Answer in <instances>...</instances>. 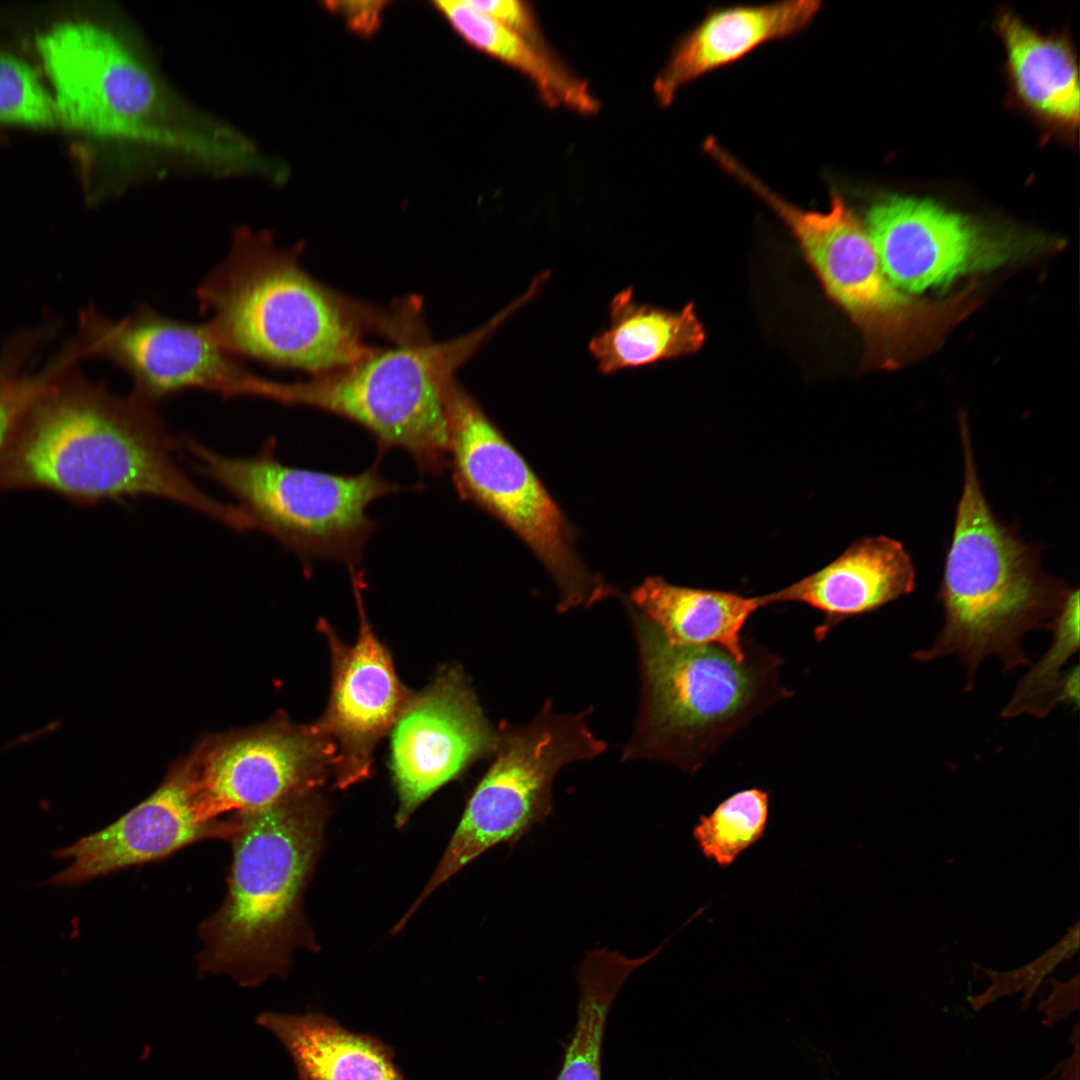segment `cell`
<instances>
[{"mask_svg": "<svg viewBox=\"0 0 1080 1080\" xmlns=\"http://www.w3.org/2000/svg\"><path fill=\"white\" fill-rule=\"evenodd\" d=\"M175 448L153 404L135 394L77 375L41 377L0 449V492L40 489L80 504L152 496L249 530L238 506L185 475Z\"/></svg>", "mask_w": 1080, "mask_h": 1080, "instance_id": "6da1fadb", "label": "cell"}, {"mask_svg": "<svg viewBox=\"0 0 1080 1080\" xmlns=\"http://www.w3.org/2000/svg\"><path fill=\"white\" fill-rule=\"evenodd\" d=\"M196 297L234 357L313 376L378 350L364 341L370 331L399 341L411 326L408 307L383 310L343 296L306 272L295 250L245 226L234 230L229 252L200 282Z\"/></svg>", "mask_w": 1080, "mask_h": 1080, "instance_id": "7a4b0ae2", "label": "cell"}, {"mask_svg": "<svg viewBox=\"0 0 1080 1080\" xmlns=\"http://www.w3.org/2000/svg\"><path fill=\"white\" fill-rule=\"evenodd\" d=\"M960 436L964 483L937 595L943 625L932 644L912 658L929 662L957 656L966 668L964 691L970 692L989 656L999 658L1004 672L1029 665L1025 634L1050 630L1072 588L1047 575L1039 552L997 519L981 486L964 417Z\"/></svg>", "mask_w": 1080, "mask_h": 1080, "instance_id": "3957f363", "label": "cell"}, {"mask_svg": "<svg viewBox=\"0 0 1080 1080\" xmlns=\"http://www.w3.org/2000/svg\"><path fill=\"white\" fill-rule=\"evenodd\" d=\"M232 861L220 908L199 927L200 976L226 975L253 988L285 976L298 940L299 899L320 838L322 806L315 790L234 814Z\"/></svg>", "mask_w": 1080, "mask_h": 1080, "instance_id": "277c9868", "label": "cell"}, {"mask_svg": "<svg viewBox=\"0 0 1080 1080\" xmlns=\"http://www.w3.org/2000/svg\"><path fill=\"white\" fill-rule=\"evenodd\" d=\"M517 309L510 303L457 338L402 342L309 380L258 377L252 396L342 417L374 438L378 459L401 449L421 474L440 476L448 466V396L455 373Z\"/></svg>", "mask_w": 1080, "mask_h": 1080, "instance_id": "5b68a950", "label": "cell"}, {"mask_svg": "<svg viewBox=\"0 0 1080 1080\" xmlns=\"http://www.w3.org/2000/svg\"><path fill=\"white\" fill-rule=\"evenodd\" d=\"M639 653L641 699L622 761L671 763L694 774L731 735L792 693L782 660L749 646L738 660L716 646L674 645L629 607Z\"/></svg>", "mask_w": 1080, "mask_h": 1080, "instance_id": "8992f818", "label": "cell"}, {"mask_svg": "<svg viewBox=\"0 0 1080 1080\" xmlns=\"http://www.w3.org/2000/svg\"><path fill=\"white\" fill-rule=\"evenodd\" d=\"M37 48L66 124L176 151L208 165L222 155L224 128L179 102L112 32L87 22L65 23L41 35Z\"/></svg>", "mask_w": 1080, "mask_h": 1080, "instance_id": "52a82bcc", "label": "cell"}, {"mask_svg": "<svg viewBox=\"0 0 1080 1080\" xmlns=\"http://www.w3.org/2000/svg\"><path fill=\"white\" fill-rule=\"evenodd\" d=\"M719 166L790 230L827 294L860 328L872 366L896 368L942 343L956 320L953 301L904 294L883 270L866 226L841 194H831L827 211L806 210L775 193L732 155H724Z\"/></svg>", "mask_w": 1080, "mask_h": 1080, "instance_id": "ba28073f", "label": "cell"}, {"mask_svg": "<svg viewBox=\"0 0 1080 1080\" xmlns=\"http://www.w3.org/2000/svg\"><path fill=\"white\" fill-rule=\"evenodd\" d=\"M183 440L198 470L238 501L254 528L303 563L335 560L355 569L377 527L368 507L402 489L381 475L379 461L361 473L335 474L282 463L274 439L250 457L226 456L192 438Z\"/></svg>", "mask_w": 1080, "mask_h": 1080, "instance_id": "9c48e42d", "label": "cell"}, {"mask_svg": "<svg viewBox=\"0 0 1080 1080\" xmlns=\"http://www.w3.org/2000/svg\"><path fill=\"white\" fill-rule=\"evenodd\" d=\"M448 466L458 495L513 531L556 582L559 612L615 594L575 549V534L524 457L457 382L448 396Z\"/></svg>", "mask_w": 1080, "mask_h": 1080, "instance_id": "30bf717a", "label": "cell"}, {"mask_svg": "<svg viewBox=\"0 0 1080 1080\" xmlns=\"http://www.w3.org/2000/svg\"><path fill=\"white\" fill-rule=\"evenodd\" d=\"M592 709L558 714L547 699L528 724L499 727L495 758L473 790L437 869L403 921L439 885L501 843L514 847L553 813V781L564 766L603 753L588 725Z\"/></svg>", "mask_w": 1080, "mask_h": 1080, "instance_id": "8fae6325", "label": "cell"}, {"mask_svg": "<svg viewBox=\"0 0 1080 1080\" xmlns=\"http://www.w3.org/2000/svg\"><path fill=\"white\" fill-rule=\"evenodd\" d=\"M187 758L199 815L207 822L315 790L334 772L335 749L317 723L279 717L209 737Z\"/></svg>", "mask_w": 1080, "mask_h": 1080, "instance_id": "7c38bea8", "label": "cell"}, {"mask_svg": "<svg viewBox=\"0 0 1080 1080\" xmlns=\"http://www.w3.org/2000/svg\"><path fill=\"white\" fill-rule=\"evenodd\" d=\"M79 354L101 357L133 380L132 392L154 404L188 389L240 395L250 373L220 343L210 326L166 316L139 305L113 320L94 310L81 316Z\"/></svg>", "mask_w": 1080, "mask_h": 1080, "instance_id": "4fadbf2b", "label": "cell"}, {"mask_svg": "<svg viewBox=\"0 0 1080 1080\" xmlns=\"http://www.w3.org/2000/svg\"><path fill=\"white\" fill-rule=\"evenodd\" d=\"M500 740L463 671L441 670L410 694L391 728L390 769L399 799L397 823L475 761L494 755Z\"/></svg>", "mask_w": 1080, "mask_h": 1080, "instance_id": "5bb4252c", "label": "cell"}, {"mask_svg": "<svg viewBox=\"0 0 1080 1080\" xmlns=\"http://www.w3.org/2000/svg\"><path fill=\"white\" fill-rule=\"evenodd\" d=\"M866 228L889 279L910 292L946 285L1031 250L1022 240L987 232L933 201L914 197L874 203Z\"/></svg>", "mask_w": 1080, "mask_h": 1080, "instance_id": "9a60e30c", "label": "cell"}, {"mask_svg": "<svg viewBox=\"0 0 1080 1080\" xmlns=\"http://www.w3.org/2000/svg\"><path fill=\"white\" fill-rule=\"evenodd\" d=\"M350 574L358 636L353 645H347L327 622L320 621L330 648L332 676L327 708L316 722L334 746V774L342 787L369 776L377 743L391 730L411 694L366 616L361 574L355 569Z\"/></svg>", "mask_w": 1080, "mask_h": 1080, "instance_id": "2e32d148", "label": "cell"}, {"mask_svg": "<svg viewBox=\"0 0 1080 1080\" xmlns=\"http://www.w3.org/2000/svg\"><path fill=\"white\" fill-rule=\"evenodd\" d=\"M203 821L187 757L169 771L159 787L137 806L103 829L52 851L69 864L45 881L79 886L127 867L162 860L195 842L230 840L240 828L237 817Z\"/></svg>", "mask_w": 1080, "mask_h": 1080, "instance_id": "e0dca14e", "label": "cell"}, {"mask_svg": "<svg viewBox=\"0 0 1080 1080\" xmlns=\"http://www.w3.org/2000/svg\"><path fill=\"white\" fill-rule=\"evenodd\" d=\"M916 570L903 544L886 536L853 542L824 567L761 596L763 606L807 605L823 616L814 630L820 642L843 621L873 612L915 588Z\"/></svg>", "mask_w": 1080, "mask_h": 1080, "instance_id": "ac0fdd59", "label": "cell"}, {"mask_svg": "<svg viewBox=\"0 0 1080 1080\" xmlns=\"http://www.w3.org/2000/svg\"><path fill=\"white\" fill-rule=\"evenodd\" d=\"M818 0H789L711 9L675 45L658 74L654 92L662 106L693 80L729 65L757 47L805 29L820 10Z\"/></svg>", "mask_w": 1080, "mask_h": 1080, "instance_id": "d6986e66", "label": "cell"}, {"mask_svg": "<svg viewBox=\"0 0 1080 1080\" xmlns=\"http://www.w3.org/2000/svg\"><path fill=\"white\" fill-rule=\"evenodd\" d=\"M255 1023L286 1049L297 1080H406L391 1046L322 1012L265 1011Z\"/></svg>", "mask_w": 1080, "mask_h": 1080, "instance_id": "ffe728a7", "label": "cell"}, {"mask_svg": "<svg viewBox=\"0 0 1080 1080\" xmlns=\"http://www.w3.org/2000/svg\"><path fill=\"white\" fill-rule=\"evenodd\" d=\"M630 604L674 645H711L738 660L747 647L742 636L750 616L763 608L761 596L680 586L648 577L630 592Z\"/></svg>", "mask_w": 1080, "mask_h": 1080, "instance_id": "44dd1931", "label": "cell"}, {"mask_svg": "<svg viewBox=\"0 0 1080 1080\" xmlns=\"http://www.w3.org/2000/svg\"><path fill=\"white\" fill-rule=\"evenodd\" d=\"M609 320V326L588 343L605 375L695 353L705 340L692 303L678 311L640 303L632 287L610 300Z\"/></svg>", "mask_w": 1080, "mask_h": 1080, "instance_id": "7402d4cb", "label": "cell"}, {"mask_svg": "<svg viewBox=\"0 0 1080 1080\" xmlns=\"http://www.w3.org/2000/svg\"><path fill=\"white\" fill-rule=\"evenodd\" d=\"M1015 92L1034 114L1054 125L1079 123L1078 70L1069 44L1043 35L1009 11L997 17Z\"/></svg>", "mask_w": 1080, "mask_h": 1080, "instance_id": "603a6c76", "label": "cell"}, {"mask_svg": "<svg viewBox=\"0 0 1080 1080\" xmlns=\"http://www.w3.org/2000/svg\"><path fill=\"white\" fill-rule=\"evenodd\" d=\"M433 5L468 44L526 76L546 104L583 114L599 110V102L588 84L552 56L543 44L512 32L465 1H434Z\"/></svg>", "mask_w": 1080, "mask_h": 1080, "instance_id": "cb8c5ba5", "label": "cell"}, {"mask_svg": "<svg viewBox=\"0 0 1080 1080\" xmlns=\"http://www.w3.org/2000/svg\"><path fill=\"white\" fill-rule=\"evenodd\" d=\"M661 946L638 958L601 948L586 954L577 968V1019L556 1080H602L601 1059L606 1023L620 988Z\"/></svg>", "mask_w": 1080, "mask_h": 1080, "instance_id": "d4e9b609", "label": "cell"}, {"mask_svg": "<svg viewBox=\"0 0 1080 1080\" xmlns=\"http://www.w3.org/2000/svg\"><path fill=\"white\" fill-rule=\"evenodd\" d=\"M1050 648L1015 687L1002 718L1047 716L1058 704L1078 706V667L1064 670L1079 647V592L1072 589L1051 629Z\"/></svg>", "mask_w": 1080, "mask_h": 1080, "instance_id": "484cf974", "label": "cell"}, {"mask_svg": "<svg viewBox=\"0 0 1080 1080\" xmlns=\"http://www.w3.org/2000/svg\"><path fill=\"white\" fill-rule=\"evenodd\" d=\"M770 792L758 787L738 791L701 815L692 835L702 855L727 868L763 838L769 818Z\"/></svg>", "mask_w": 1080, "mask_h": 1080, "instance_id": "4316f807", "label": "cell"}, {"mask_svg": "<svg viewBox=\"0 0 1080 1080\" xmlns=\"http://www.w3.org/2000/svg\"><path fill=\"white\" fill-rule=\"evenodd\" d=\"M1079 930L1077 921L1049 949L1016 969L993 971L972 963L973 969L985 975L989 982L981 993L968 998L971 1008L979 1011L999 999L1021 993V1009L1026 1010L1048 976L1078 952Z\"/></svg>", "mask_w": 1080, "mask_h": 1080, "instance_id": "83f0119b", "label": "cell"}, {"mask_svg": "<svg viewBox=\"0 0 1080 1080\" xmlns=\"http://www.w3.org/2000/svg\"><path fill=\"white\" fill-rule=\"evenodd\" d=\"M59 119L56 103L34 70L0 51V120L51 125Z\"/></svg>", "mask_w": 1080, "mask_h": 1080, "instance_id": "f1b7e54d", "label": "cell"}, {"mask_svg": "<svg viewBox=\"0 0 1080 1080\" xmlns=\"http://www.w3.org/2000/svg\"><path fill=\"white\" fill-rule=\"evenodd\" d=\"M464 1L512 32L533 42L543 44L536 16L527 2L516 0Z\"/></svg>", "mask_w": 1080, "mask_h": 1080, "instance_id": "f546056e", "label": "cell"}, {"mask_svg": "<svg viewBox=\"0 0 1080 1080\" xmlns=\"http://www.w3.org/2000/svg\"><path fill=\"white\" fill-rule=\"evenodd\" d=\"M389 1H326L322 5L329 12L342 18L347 28L362 37H370L379 30Z\"/></svg>", "mask_w": 1080, "mask_h": 1080, "instance_id": "4dcf8cb0", "label": "cell"}, {"mask_svg": "<svg viewBox=\"0 0 1080 1080\" xmlns=\"http://www.w3.org/2000/svg\"><path fill=\"white\" fill-rule=\"evenodd\" d=\"M1045 982L1050 989L1046 997L1039 1000L1037 1007L1044 1016L1042 1023L1051 1028L1078 1010L1079 974L1065 981L1049 977Z\"/></svg>", "mask_w": 1080, "mask_h": 1080, "instance_id": "1f68e13d", "label": "cell"}, {"mask_svg": "<svg viewBox=\"0 0 1080 1080\" xmlns=\"http://www.w3.org/2000/svg\"><path fill=\"white\" fill-rule=\"evenodd\" d=\"M35 385L36 380L19 379L0 371V449Z\"/></svg>", "mask_w": 1080, "mask_h": 1080, "instance_id": "d6a6232c", "label": "cell"}, {"mask_svg": "<svg viewBox=\"0 0 1080 1080\" xmlns=\"http://www.w3.org/2000/svg\"><path fill=\"white\" fill-rule=\"evenodd\" d=\"M1071 1043L1074 1044L1073 1053L1056 1064L1053 1070L1042 1080H1078L1079 1078V1031L1075 1025L1071 1034Z\"/></svg>", "mask_w": 1080, "mask_h": 1080, "instance_id": "836d02e7", "label": "cell"}]
</instances>
